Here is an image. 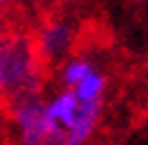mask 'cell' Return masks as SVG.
<instances>
[{
    "label": "cell",
    "mask_w": 148,
    "mask_h": 145,
    "mask_svg": "<svg viewBox=\"0 0 148 145\" xmlns=\"http://www.w3.org/2000/svg\"><path fill=\"white\" fill-rule=\"evenodd\" d=\"M98 119H100V102H86V100H81L79 114H77V119H74L72 129L67 131V145H81V143H86L91 136H93L96 126H98Z\"/></svg>",
    "instance_id": "4"
},
{
    "label": "cell",
    "mask_w": 148,
    "mask_h": 145,
    "mask_svg": "<svg viewBox=\"0 0 148 145\" xmlns=\"http://www.w3.org/2000/svg\"><path fill=\"white\" fill-rule=\"evenodd\" d=\"M12 124L17 140L24 145H67L64 129L50 117L48 102H43L38 95L12 105Z\"/></svg>",
    "instance_id": "2"
},
{
    "label": "cell",
    "mask_w": 148,
    "mask_h": 145,
    "mask_svg": "<svg viewBox=\"0 0 148 145\" xmlns=\"http://www.w3.org/2000/svg\"><path fill=\"white\" fill-rule=\"evenodd\" d=\"M79 107H81V100L77 98L74 88H64V90H60L58 95H53L48 100V112L64 129V133L72 129V124H74V119L79 114Z\"/></svg>",
    "instance_id": "5"
},
{
    "label": "cell",
    "mask_w": 148,
    "mask_h": 145,
    "mask_svg": "<svg viewBox=\"0 0 148 145\" xmlns=\"http://www.w3.org/2000/svg\"><path fill=\"white\" fill-rule=\"evenodd\" d=\"M93 62L88 57H67L62 64V71H60V81L64 88H74L77 83H81L91 71H93Z\"/></svg>",
    "instance_id": "6"
},
{
    "label": "cell",
    "mask_w": 148,
    "mask_h": 145,
    "mask_svg": "<svg viewBox=\"0 0 148 145\" xmlns=\"http://www.w3.org/2000/svg\"><path fill=\"white\" fill-rule=\"evenodd\" d=\"M43 60L36 41L22 33H7L0 38V100L19 102L38 95L43 83Z\"/></svg>",
    "instance_id": "1"
},
{
    "label": "cell",
    "mask_w": 148,
    "mask_h": 145,
    "mask_svg": "<svg viewBox=\"0 0 148 145\" xmlns=\"http://www.w3.org/2000/svg\"><path fill=\"white\" fill-rule=\"evenodd\" d=\"M3 3H5V0H0V14H3Z\"/></svg>",
    "instance_id": "8"
},
{
    "label": "cell",
    "mask_w": 148,
    "mask_h": 145,
    "mask_svg": "<svg viewBox=\"0 0 148 145\" xmlns=\"http://www.w3.org/2000/svg\"><path fill=\"white\" fill-rule=\"evenodd\" d=\"M105 86H108L105 74H100L98 69H93L84 81H81V83L74 86V93H77L79 100H86V102H100V98H103V93H105Z\"/></svg>",
    "instance_id": "7"
},
{
    "label": "cell",
    "mask_w": 148,
    "mask_h": 145,
    "mask_svg": "<svg viewBox=\"0 0 148 145\" xmlns=\"http://www.w3.org/2000/svg\"><path fill=\"white\" fill-rule=\"evenodd\" d=\"M77 41V29L67 19H50L41 26L38 36H36V48L38 55L45 64H55V62H64Z\"/></svg>",
    "instance_id": "3"
}]
</instances>
